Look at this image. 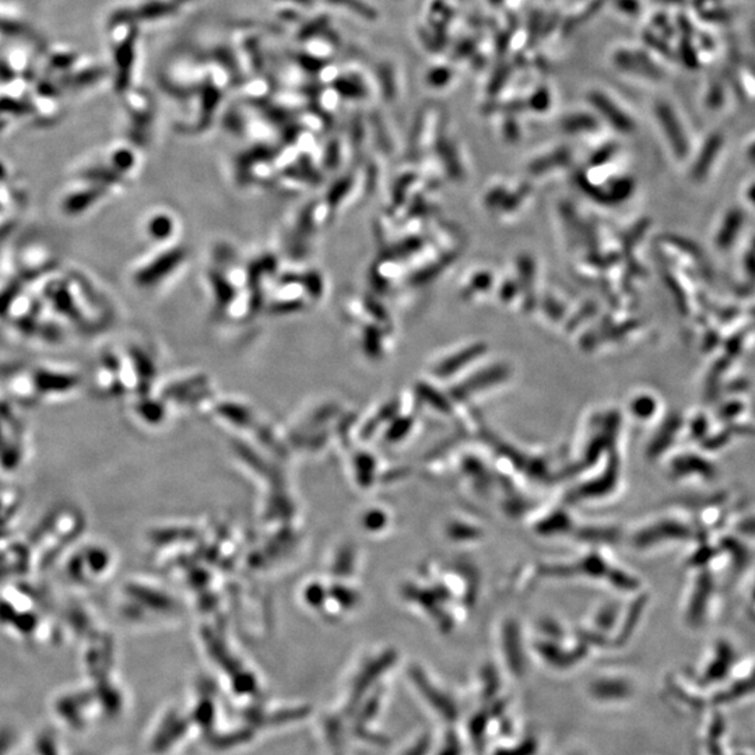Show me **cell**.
Masks as SVG:
<instances>
[{"label": "cell", "instance_id": "2", "mask_svg": "<svg viewBox=\"0 0 755 755\" xmlns=\"http://www.w3.org/2000/svg\"><path fill=\"white\" fill-rule=\"evenodd\" d=\"M617 66L622 70H628L632 74L642 75L648 77H659L658 66L651 61L642 52L621 51L614 58Z\"/></svg>", "mask_w": 755, "mask_h": 755}, {"label": "cell", "instance_id": "20", "mask_svg": "<svg viewBox=\"0 0 755 755\" xmlns=\"http://www.w3.org/2000/svg\"><path fill=\"white\" fill-rule=\"evenodd\" d=\"M492 2H501V0H492Z\"/></svg>", "mask_w": 755, "mask_h": 755}, {"label": "cell", "instance_id": "19", "mask_svg": "<svg viewBox=\"0 0 755 755\" xmlns=\"http://www.w3.org/2000/svg\"><path fill=\"white\" fill-rule=\"evenodd\" d=\"M749 154L751 155L752 158H755V144L751 147V150H750Z\"/></svg>", "mask_w": 755, "mask_h": 755}, {"label": "cell", "instance_id": "5", "mask_svg": "<svg viewBox=\"0 0 755 755\" xmlns=\"http://www.w3.org/2000/svg\"><path fill=\"white\" fill-rule=\"evenodd\" d=\"M132 55H134V46H132V40H129L128 43L124 44V45L121 46V49L118 51V56H116L119 65V88L124 87L126 83H128L129 67H131L132 65Z\"/></svg>", "mask_w": 755, "mask_h": 755}, {"label": "cell", "instance_id": "9", "mask_svg": "<svg viewBox=\"0 0 755 755\" xmlns=\"http://www.w3.org/2000/svg\"><path fill=\"white\" fill-rule=\"evenodd\" d=\"M593 119L588 115H575L570 116L565 122V126H567L570 131H577V129H585V128H591L593 126Z\"/></svg>", "mask_w": 755, "mask_h": 755}, {"label": "cell", "instance_id": "6", "mask_svg": "<svg viewBox=\"0 0 755 755\" xmlns=\"http://www.w3.org/2000/svg\"><path fill=\"white\" fill-rule=\"evenodd\" d=\"M725 227L722 228L720 231V235H719V243L720 245H728L733 241L734 238V231H737V228H740L741 225V219L740 214H737V213H733L730 214L728 220H726Z\"/></svg>", "mask_w": 755, "mask_h": 755}, {"label": "cell", "instance_id": "11", "mask_svg": "<svg viewBox=\"0 0 755 755\" xmlns=\"http://www.w3.org/2000/svg\"><path fill=\"white\" fill-rule=\"evenodd\" d=\"M451 76H452L451 70L440 67V69H435L431 72L430 76H428V80H430L431 84L435 85V87H442V85H445L446 83H449Z\"/></svg>", "mask_w": 755, "mask_h": 755}, {"label": "cell", "instance_id": "4", "mask_svg": "<svg viewBox=\"0 0 755 755\" xmlns=\"http://www.w3.org/2000/svg\"><path fill=\"white\" fill-rule=\"evenodd\" d=\"M720 147H722V136L720 134H713L712 137L708 139L707 144H705L704 150L700 153V160L697 163V170H695V173H697L698 176L704 175L710 170L713 158L718 154Z\"/></svg>", "mask_w": 755, "mask_h": 755}, {"label": "cell", "instance_id": "17", "mask_svg": "<svg viewBox=\"0 0 755 755\" xmlns=\"http://www.w3.org/2000/svg\"><path fill=\"white\" fill-rule=\"evenodd\" d=\"M740 531L747 534H755V518L747 519L740 525Z\"/></svg>", "mask_w": 755, "mask_h": 755}, {"label": "cell", "instance_id": "7", "mask_svg": "<svg viewBox=\"0 0 755 755\" xmlns=\"http://www.w3.org/2000/svg\"><path fill=\"white\" fill-rule=\"evenodd\" d=\"M173 10V5L157 2V4H149L146 5V6L142 7V9L139 10V15L140 17H143V19H153V17H161V15H170Z\"/></svg>", "mask_w": 755, "mask_h": 755}, {"label": "cell", "instance_id": "1", "mask_svg": "<svg viewBox=\"0 0 755 755\" xmlns=\"http://www.w3.org/2000/svg\"><path fill=\"white\" fill-rule=\"evenodd\" d=\"M656 115L663 124L664 132H666L669 140L673 144L674 152L679 155H686L687 150H689V143H687L684 132H682L679 119L674 115L673 110L668 104L661 103L656 105Z\"/></svg>", "mask_w": 755, "mask_h": 755}, {"label": "cell", "instance_id": "14", "mask_svg": "<svg viewBox=\"0 0 755 755\" xmlns=\"http://www.w3.org/2000/svg\"><path fill=\"white\" fill-rule=\"evenodd\" d=\"M708 103H710V105L713 106V108H718V106L723 103V90L720 85H713V87L710 88Z\"/></svg>", "mask_w": 755, "mask_h": 755}, {"label": "cell", "instance_id": "13", "mask_svg": "<svg viewBox=\"0 0 755 755\" xmlns=\"http://www.w3.org/2000/svg\"><path fill=\"white\" fill-rule=\"evenodd\" d=\"M702 17L710 22H728L731 15L726 10H710V12L702 13Z\"/></svg>", "mask_w": 755, "mask_h": 755}, {"label": "cell", "instance_id": "18", "mask_svg": "<svg viewBox=\"0 0 755 755\" xmlns=\"http://www.w3.org/2000/svg\"><path fill=\"white\" fill-rule=\"evenodd\" d=\"M294 2H298V4H303V5H310L311 2H313V0H294Z\"/></svg>", "mask_w": 755, "mask_h": 755}, {"label": "cell", "instance_id": "12", "mask_svg": "<svg viewBox=\"0 0 755 755\" xmlns=\"http://www.w3.org/2000/svg\"><path fill=\"white\" fill-rule=\"evenodd\" d=\"M531 104L536 110H546L547 106L550 105V93L544 88H541L531 98Z\"/></svg>", "mask_w": 755, "mask_h": 755}, {"label": "cell", "instance_id": "10", "mask_svg": "<svg viewBox=\"0 0 755 755\" xmlns=\"http://www.w3.org/2000/svg\"><path fill=\"white\" fill-rule=\"evenodd\" d=\"M681 59L690 69H695L698 66L697 52L687 40L681 43Z\"/></svg>", "mask_w": 755, "mask_h": 755}, {"label": "cell", "instance_id": "8", "mask_svg": "<svg viewBox=\"0 0 755 755\" xmlns=\"http://www.w3.org/2000/svg\"><path fill=\"white\" fill-rule=\"evenodd\" d=\"M333 2L349 7V9H352L353 12L363 15L365 19H375V10H373V7L368 6V5L363 4L360 0H333Z\"/></svg>", "mask_w": 755, "mask_h": 755}, {"label": "cell", "instance_id": "3", "mask_svg": "<svg viewBox=\"0 0 755 755\" xmlns=\"http://www.w3.org/2000/svg\"><path fill=\"white\" fill-rule=\"evenodd\" d=\"M589 100L601 111V115L606 116L607 121L613 124L614 128L622 132L631 131L634 128L631 118L625 115L619 106L606 95L601 94V93H591Z\"/></svg>", "mask_w": 755, "mask_h": 755}, {"label": "cell", "instance_id": "16", "mask_svg": "<svg viewBox=\"0 0 755 755\" xmlns=\"http://www.w3.org/2000/svg\"><path fill=\"white\" fill-rule=\"evenodd\" d=\"M619 6L625 13H637V10H640V4L637 0H620Z\"/></svg>", "mask_w": 755, "mask_h": 755}, {"label": "cell", "instance_id": "15", "mask_svg": "<svg viewBox=\"0 0 755 755\" xmlns=\"http://www.w3.org/2000/svg\"><path fill=\"white\" fill-rule=\"evenodd\" d=\"M645 40L646 43L650 44V45L652 46V48H655L656 51L661 52V54H666V55H671V49L666 46V44H664L663 41H659L658 38L652 37V35H646Z\"/></svg>", "mask_w": 755, "mask_h": 755}]
</instances>
